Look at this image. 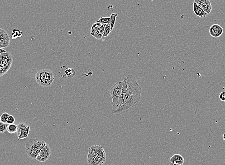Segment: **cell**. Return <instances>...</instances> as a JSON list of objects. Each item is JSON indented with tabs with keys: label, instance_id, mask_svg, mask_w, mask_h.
Returning <instances> with one entry per match:
<instances>
[{
	"label": "cell",
	"instance_id": "obj_1",
	"mask_svg": "<svg viewBox=\"0 0 225 165\" xmlns=\"http://www.w3.org/2000/svg\"><path fill=\"white\" fill-rule=\"evenodd\" d=\"M126 78L127 88L123 94V103L120 108L115 115H120L132 108L139 101L142 93V88L138 84L136 78L132 75H129Z\"/></svg>",
	"mask_w": 225,
	"mask_h": 165
},
{
	"label": "cell",
	"instance_id": "obj_2",
	"mask_svg": "<svg viewBox=\"0 0 225 165\" xmlns=\"http://www.w3.org/2000/svg\"><path fill=\"white\" fill-rule=\"evenodd\" d=\"M127 88L126 78L122 81L115 83L110 89V93L112 99V114L115 115L123 105V94L126 92Z\"/></svg>",
	"mask_w": 225,
	"mask_h": 165
},
{
	"label": "cell",
	"instance_id": "obj_3",
	"mask_svg": "<svg viewBox=\"0 0 225 165\" xmlns=\"http://www.w3.org/2000/svg\"><path fill=\"white\" fill-rule=\"evenodd\" d=\"M106 157L104 148L101 145H92L89 148L88 153V165H103Z\"/></svg>",
	"mask_w": 225,
	"mask_h": 165
},
{
	"label": "cell",
	"instance_id": "obj_4",
	"mask_svg": "<svg viewBox=\"0 0 225 165\" xmlns=\"http://www.w3.org/2000/svg\"><path fill=\"white\" fill-rule=\"evenodd\" d=\"M45 142L38 138H31L25 144V151L29 157L36 159V157L43 147Z\"/></svg>",
	"mask_w": 225,
	"mask_h": 165
},
{
	"label": "cell",
	"instance_id": "obj_5",
	"mask_svg": "<svg viewBox=\"0 0 225 165\" xmlns=\"http://www.w3.org/2000/svg\"><path fill=\"white\" fill-rule=\"evenodd\" d=\"M55 78L52 72L49 69L39 70L35 75V80L39 86L49 87L52 84Z\"/></svg>",
	"mask_w": 225,
	"mask_h": 165
},
{
	"label": "cell",
	"instance_id": "obj_6",
	"mask_svg": "<svg viewBox=\"0 0 225 165\" xmlns=\"http://www.w3.org/2000/svg\"><path fill=\"white\" fill-rule=\"evenodd\" d=\"M13 58L10 52H6L0 54V65L6 73L9 71L13 63Z\"/></svg>",
	"mask_w": 225,
	"mask_h": 165
},
{
	"label": "cell",
	"instance_id": "obj_7",
	"mask_svg": "<svg viewBox=\"0 0 225 165\" xmlns=\"http://www.w3.org/2000/svg\"><path fill=\"white\" fill-rule=\"evenodd\" d=\"M51 153L50 147L45 143L36 157V160L41 162H44L49 160Z\"/></svg>",
	"mask_w": 225,
	"mask_h": 165
},
{
	"label": "cell",
	"instance_id": "obj_8",
	"mask_svg": "<svg viewBox=\"0 0 225 165\" xmlns=\"http://www.w3.org/2000/svg\"><path fill=\"white\" fill-rule=\"evenodd\" d=\"M30 128L24 123H21L17 126V135L19 140L25 139L29 136Z\"/></svg>",
	"mask_w": 225,
	"mask_h": 165
},
{
	"label": "cell",
	"instance_id": "obj_9",
	"mask_svg": "<svg viewBox=\"0 0 225 165\" xmlns=\"http://www.w3.org/2000/svg\"><path fill=\"white\" fill-rule=\"evenodd\" d=\"M10 37L7 32L2 29L0 28V47L6 48L9 46Z\"/></svg>",
	"mask_w": 225,
	"mask_h": 165
},
{
	"label": "cell",
	"instance_id": "obj_10",
	"mask_svg": "<svg viewBox=\"0 0 225 165\" xmlns=\"http://www.w3.org/2000/svg\"><path fill=\"white\" fill-rule=\"evenodd\" d=\"M193 2H196L207 15L210 14L212 6L210 0H194Z\"/></svg>",
	"mask_w": 225,
	"mask_h": 165
},
{
	"label": "cell",
	"instance_id": "obj_11",
	"mask_svg": "<svg viewBox=\"0 0 225 165\" xmlns=\"http://www.w3.org/2000/svg\"><path fill=\"white\" fill-rule=\"evenodd\" d=\"M223 28L217 24H213L209 29V34L212 37L218 38L223 33Z\"/></svg>",
	"mask_w": 225,
	"mask_h": 165
},
{
	"label": "cell",
	"instance_id": "obj_12",
	"mask_svg": "<svg viewBox=\"0 0 225 165\" xmlns=\"http://www.w3.org/2000/svg\"><path fill=\"white\" fill-rule=\"evenodd\" d=\"M193 10L194 14L198 17L205 18L207 16V14L194 2H193Z\"/></svg>",
	"mask_w": 225,
	"mask_h": 165
},
{
	"label": "cell",
	"instance_id": "obj_13",
	"mask_svg": "<svg viewBox=\"0 0 225 165\" xmlns=\"http://www.w3.org/2000/svg\"><path fill=\"white\" fill-rule=\"evenodd\" d=\"M184 162V157L180 154H174L170 159V163L183 165Z\"/></svg>",
	"mask_w": 225,
	"mask_h": 165
},
{
	"label": "cell",
	"instance_id": "obj_14",
	"mask_svg": "<svg viewBox=\"0 0 225 165\" xmlns=\"http://www.w3.org/2000/svg\"><path fill=\"white\" fill-rule=\"evenodd\" d=\"M106 25V24H103L101 26L100 29L97 32L94 33V34H92L91 35H92L97 40L101 39L102 37L103 34H104V30H105Z\"/></svg>",
	"mask_w": 225,
	"mask_h": 165
},
{
	"label": "cell",
	"instance_id": "obj_15",
	"mask_svg": "<svg viewBox=\"0 0 225 165\" xmlns=\"http://www.w3.org/2000/svg\"><path fill=\"white\" fill-rule=\"evenodd\" d=\"M117 16H118V14H114V13L111 14L110 16V25L111 30H112L114 29L115 23H116V18Z\"/></svg>",
	"mask_w": 225,
	"mask_h": 165
},
{
	"label": "cell",
	"instance_id": "obj_16",
	"mask_svg": "<svg viewBox=\"0 0 225 165\" xmlns=\"http://www.w3.org/2000/svg\"><path fill=\"white\" fill-rule=\"evenodd\" d=\"M65 76H67L68 78H72L74 77L76 73L74 69L72 68H69L65 70Z\"/></svg>",
	"mask_w": 225,
	"mask_h": 165
},
{
	"label": "cell",
	"instance_id": "obj_17",
	"mask_svg": "<svg viewBox=\"0 0 225 165\" xmlns=\"http://www.w3.org/2000/svg\"><path fill=\"white\" fill-rule=\"evenodd\" d=\"M17 126H16V125L13 124L8 125L6 130L9 133L13 134L17 132Z\"/></svg>",
	"mask_w": 225,
	"mask_h": 165
},
{
	"label": "cell",
	"instance_id": "obj_18",
	"mask_svg": "<svg viewBox=\"0 0 225 165\" xmlns=\"http://www.w3.org/2000/svg\"><path fill=\"white\" fill-rule=\"evenodd\" d=\"M101 25V24H100V23H97V22H96L95 24H92V26L91 27L90 34L91 35L92 34H94V33L97 32L99 30Z\"/></svg>",
	"mask_w": 225,
	"mask_h": 165
},
{
	"label": "cell",
	"instance_id": "obj_19",
	"mask_svg": "<svg viewBox=\"0 0 225 165\" xmlns=\"http://www.w3.org/2000/svg\"><path fill=\"white\" fill-rule=\"evenodd\" d=\"M22 34H23L22 32L19 30L14 29L13 30L12 38L13 39H17V38L20 37L21 36H22Z\"/></svg>",
	"mask_w": 225,
	"mask_h": 165
},
{
	"label": "cell",
	"instance_id": "obj_20",
	"mask_svg": "<svg viewBox=\"0 0 225 165\" xmlns=\"http://www.w3.org/2000/svg\"><path fill=\"white\" fill-rule=\"evenodd\" d=\"M110 17H100L99 20L97 21L96 22L100 23L102 25L103 24H110Z\"/></svg>",
	"mask_w": 225,
	"mask_h": 165
},
{
	"label": "cell",
	"instance_id": "obj_21",
	"mask_svg": "<svg viewBox=\"0 0 225 165\" xmlns=\"http://www.w3.org/2000/svg\"><path fill=\"white\" fill-rule=\"evenodd\" d=\"M111 31L110 24H106V27H105V30H104V34L102 35V37H107L110 34V33L111 32Z\"/></svg>",
	"mask_w": 225,
	"mask_h": 165
},
{
	"label": "cell",
	"instance_id": "obj_22",
	"mask_svg": "<svg viewBox=\"0 0 225 165\" xmlns=\"http://www.w3.org/2000/svg\"><path fill=\"white\" fill-rule=\"evenodd\" d=\"M9 115H10L7 113H3L1 115V117H0V121L2 122V123H7V119H8Z\"/></svg>",
	"mask_w": 225,
	"mask_h": 165
},
{
	"label": "cell",
	"instance_id": "obj_23",
	"mask_svg": "<svg viewBox=\"0 0 225 165\" xmlns=\"http://www.w3.org/2000/svg\"><path fill=\"white\" fill-rule=\"evenodd\" d=\"M7 126V124L4 123L0 121V133L3 134L5 132Z\"/></svg>",
	"mask_w": 225,
	"mask_h": 165
},
{
	"label": "cell",
	"instance_id": "obj_24",
	"mask_svg": "<svg viewBox=\"0 0 225 165\" xmlns=\"http://www.w3.org/2000/svg\"><path fill=\"white\" fill-rule=\"evenodd\" d=\"M15 122V118L13 115H9L8 119H7V124H14Z\"/></svg>",
	"mask_w": 225,
	"mask_h": 165
},
{
	"label": "cell",
	"instance_id": "obj_25",
	"mask_svg": "<svg viewBox=\"0 0 225 165\" xmlns=\"http://www.w3.org/2000/svg\"><path fill=\"white\" fill-rule=\"evenodd\" d=\"M220 99L223 102H225V91L222 92L220 95Z\"/></svg>",
	"mask_w": 225,
	"mask_h": 165
},
{
	"label": "cell",
	"instance_id": "obj_26",
	"mask_svg": "<svg viewBox=\"0 0 225 165\" xmlns=\"http://www.w3.org/2000/svg\"><path fill=\"white\" fill-rule=\"evenodd\" d=\"M5 74V73L4 71V69L2 68V66L0 65V77H1L2 76H4Z\"/></svg>",
	"mask_w": 225,
	"mask_h": 165
},
{
	"label": "cell",
	"instance_id": "obj_27",
	"mask_svg": "<svg viewBox=\"0 0 225 165\" xmlns=\"http://www.w3.org/2000/svg\"><path fill=\"white\" fill-rule=\"evenodd\" d=\"M6 52H6V51H5L4 49L2 48H0V54H1V53H5Z\"/></svg>",
	"mask_w": 225,
	"mask_h": 165
},
{
	"label": "cell",
	"instance_id": "obj_28",
	"mask_svg": "<svg viewBox=\"0 0 225 165\" xmlns=\"http://www.w3.org/2000/svg\"><path fill=\"white\" fill-rule=\"evenodd\" d=\"M169 165H180V164H174V163H170Z\"/></svg>",
	"mask_w": 225,
	"mask_h": 165
},
{
	"label": "cell",
	"instance_id": "obj_29",
	"mask_svg": "<svg viewBox=\"0 0 225 165\" xmlns=\"http://www.w3.org/2000/svg\"><path fill=\"white\" fill-rule=\"evenodd\" d=\"M223 139H224V140H225V133L223 134Z\"/></svg>",
	"mask_w": 225,
	"mask_h": 165
},
{
	"label": "cell",
	"instance_id": "obj_30",
	"mask_svg": "<svg viewBox=\"0 0 225 165\" xmlns=\"http://www.w3.org/2000/svg\"><path fill=\"white\" fill-rule=\"evenodd\" d=\"M1 48V47H0V48Z\"/></svg>",
	"mask_w": 225,
	"mask_h": 165
}]
</instances>
